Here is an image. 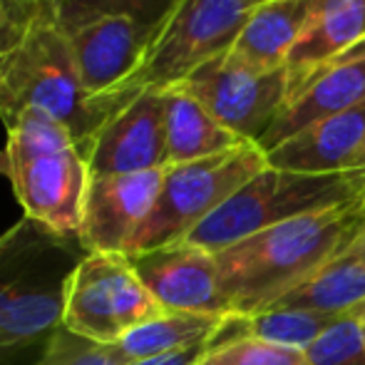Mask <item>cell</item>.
<instances>
[{
  "label": "cell",
  "instance_id": "20",
  "mask_svg": "<svg viewBox=\"0 0 365 365\" xmlns=\"http://www.w3.org/2000/svg\"><path fill=\"white\" fill-rule=\"evenodd\" d=\"M63 318V289H28L0 308V356L53 333Z\"/></svg>",
  "mask_w": 365,
  "mask_h": 365
},
{
  "label": "cell",
  "instance_id": "18",
  "mask_svg": "<svg viewBox=\"0 0 365 365\" xmlns=\"http://www.w3.org/2000/svg\"><path fill=\"white\" fill-rule=\"evenodd\" d=\"M229 321L231 316L164 311L162 316L137 326L135 331H130L120 343L110 348L122 365L142 363L149 358L189 351V348L212 346Z\"/></svg>",
  "mask_w": 365,
  "mask_h": 365
},
{
  "label": "cell",
  "instance_id": "12",
  "mask_svg": "<svg viewBox=\"0 0 365 365\" xmlns=\"http://www.w3.org/2000/svg\"><path fill=\"white\" fill-rule=\"evenodd\" d=\"M159 30L132 18H102L68 35L87 95L102 100L120 92L145 65Z\"/></svg>",
  "mask_w": 365,
  "mask_h": 365
},
{
  "label": "cell",
  "instance_id": "25",
  "mask_svg": "<svg viewBox=\"0 0 365 365\" xmlns=\"http://www.w3.org/2000/svg\"><path fill=\"white\" fill-rule=\"evenodd\" d=\"M35 365H122L110 346L85 341L58 326L50 333L45 353Z\"/></svg>",
  "mask_w": 365,
  "mask_h": 365
},
{
  "label": "cell",
  "instance_id": "6",
  "mask_svg": "<svg viewBox=\"0 0 365 365\" xmlns=\"http://www.w3.org/2000/svg\"><path fill=\"white\" fill-rule=\"evenodd\" d=\"M162 313L125 254H87L63 284L60 326L100 346H115Z\"/></svg>",
  "mask_w": 365,
  "mask_h": 365
},
{
  "label": "cell",
  "instance_id": "11",
  "mask_svg": "<svg viewBox=\"0 0 365 365\" xmlns=\"http://www.w3.org/2000/svg\"><path fill=\"white\" fill-rule=\"evenodd\" d=\"M130 259L142 284L164 311L231 316L219 289L217 256L212 251L177 241Z\"/></svg>",
  "mask_w": 365,
  "mask_h": 365
},
{
  "label": "cell",
  "instance_id": "3",
  "mask_svg": "<svg viewBox=\"0 0 365 365\" xmlns=\"http://www.w3.org/2000/svg\"><path fill=\"white\" fill-rule=\"evenodd\" d=\"M5 130L0 172L8 174L25 219L55 236L77 234L92 179L87 154L43 112H23Z\"/></svg>",
  "mask_w": 365,
  "mask_h": 365
},
{
  "label": "cell",
  "instance_id": "2",
  "mask_svg": "<svg viewBox=\"0 0 365 365\" xmlns=\"http://www.w3.org/2000/svg\"><path fill=\"white\" fill-rule=\"evenodd\" d=\"M135 92H115L92 100L80 80L70 40L58 28L53 8L43 15L23 45L0 65V120L8 127L35 110L65 127L90 159L97 132Z\"/></svg>",
  "mask_w": 365,
  "mask_h": 365
},
{
  "label": "cell",
  "instance_id": "27",
  "mask_svg": "<svg viewBox=\"0 0 365 365\" xmlns=\"http://www.w3.org/2000/svg\"><path fill=\"white\" fill-rule=\"evenodd\" d=\"M28 224V221H25ZM25 224L10 229L8 244L0 249V308L8 306L13 298L25 293L33 286L28 284V251L33 249L30 241H25Z\"/></svg>",
  "mask_w": 365,
  "mask_h": 365
},
{
  "label": "cell",
  "instance_id": "4",
  "mask_svg": "<svg viewBox=\"0 0 365 365\" xmlns=\"http://www.w3.org/2000/svg\"><path fill=\"white\" fill-rule=\"evenodd\" d=\"M365 202L363 172L301 174L266 167L231 194L184 241L212 254L284 221Z\"/></svg>",
  "mask_w": 365,
  "mask_h": 365
},
{
  "label": "cell",
  "instance_id": "7",
  "mask_svg": "<svg viewBox=\"0 0 365 365\" xmlns=\"http://www.w3.org/2000/svg\"><path fill=\"white\" fill-rule=\"evenodd\" d=\"M266 0H182L164 23L145 65L120 92L169 90L209 60L229 53Z\"/></svg>",
  "mask_w": 365,
  "mask_h": 365
},
{
  "label": "cell",
  "instance_id": "19",
  "mask_svg": "<svg viewBox=\"0 0 365 365\" xmlns=\"http://www.w3.org/2000/svg\"><path fill=\"white\" fill-rule=\"evenodd\" d=\"M164 95V130H167L169 167L189 164L214 154L229 152L244 145L226 127H221L192 95L182 90H162Z\"/></svg>",
  "mask_w": 365,
  "mask_h": 365
},
{
  "label": "cell",
  "instance_id": "23",
  "mask_svg": "<svg viewBox=\"0 0 365 365\" xmlns=\"http://www.w3.org/2000/svg\"><path fill=\"white\" fill-rule=\"evenodd\" d=\"M199 365H308V361L306 351L251 336H229L221 343H212Z\"/></svg>",
  "mask_w": 365,
  "mask_h": 365
},
{
  "label": "cell",
  "instance_id": "13",
  "mask_svg": "<svg viewBox=\"0 0 365 365\" xmlns=\"http://www.w3.org/2000/svg\"><path fill=\"white\" fill-rule=\"evenodd\" d=\"M365 100V43L341 60L326 65L289 95L279 117L259 140L264 152H271L289 137L316 122L346 112Z\"/></svg>",
  "mask_w": 365,
  "mask_h": 365
},
{
  "label": "cell",
  "instance_id": "29",
  "mask_svg": "<svg viewBox=\"0 0 365 365\" xmlns=\"http://www.w3.org/2000/svg\"><path fill=\"white\" fill-rule=\"evenodd\" d=\"M353 169H358V172H363V177H365V145L361 149V154H358V159H356V167Z\"/></svg>",
  "mask_w": 365,
  "mask_h": 365
},
{
  "label": "cell",
  "instance_id": "1",
  "mask_svg": "<svg viewBox=\"0 0 365 365\" xmlns=\"http://www.w3.org/2000/svg\"><path fill=\"white\" fill-rule=\"evenodd\" d=\"M363 229L361 202L284 221L214 254L229 313L251 318L279 306Z\"/></svg>",
  "mask_w": 365,
  "mask_h": 365
},
{
  "label": "cell",
  "instance_id": "30",
  "mask_svg": "<svg viewBox=\"0 0 365 365\" xmlns=\"http://www.w3.org/2000/svg\"><path fill=\"white\" fill-rule=\"evenodd\" d=\"M356 318L361 321V328H363V338H365V308H361V311L356 313Z\"/></svg>",
  "mask_w": 365,
  "mask_h": 365
},
{
  "label": "cell",
  "instance_id": "14",
  "mask_svg": "<svg viewBox=\"0 0 365 365\" xmlns=\"http://www.w3.org/2000/svg\"><path fill=\"white\" fill-rule=\"evenodd\" d=\"M365 145V100L346 112L306 127L266 152V162L274 169L301 174L353 172L356 159Z\"/></svg>",
  "mask_w": 365,
  "mask_h": 365
},
{
  "label": "cell",
  "instance_id": "5",
  "mask_svg": "<svg viewBox=\"0 0 365 365\" xmlns=\"http://www.w3.org/2000/svg\"><path fill=\"white\" fill-rule=\"evenodd\" d=\"M266 167V152L256 142H244L199 162L167 167L154 209L137 231L127 256L184 241Z\"/></svg>",
  "mask_w": 365,
  "mask_h": 365
},
{
  "label": "cell",
  "instance_id": "15",
  "mask_svg": "<svg viewBox=\"0 0 365 365\" xmlns=\"http://www.w3.org/2000/svg\"><path fill=\"white\" fill-rule=\"evenodd\" d=\"M365 43V0H316L311 20L286 58L289 95L326 65Z\"/></svg>",
  "mask_w": 365,
  "mask_h": 365
},
{
  "label": "cell",
  "instance_id": "31",
  "mask_svg": "<svg viewBox=\"0 0 365 365\" xmlns=\"http://www.w3.org/2000/svg\"><path fill=\"white\" fill-rule=\"evenodd\" d=\"M8 239H10V231H5V234L0 236V249H3V246L8 244Z\"/></svg>",
  "mask_w": 365,
  "mask_h": 365
},
{
  "label": "cell",
  "instance_id": "17",
  "mask_svg": "<svg viewBox=\"0 0 365 365\" xmlns=\"http://www.w3.org/2000/svg\"><path fill=\"white\" fill-rule=\"evenodd\" d=\"M274 308L356 316L365 308V229Z\"/></svg>",
  "mask_w": 365,
  "mask_h": 365
},
{
  "label": "cell",
  "instance_id": "24",
  "mask_svg": "<svg viewBox=\"0 0 365 365\" xmlns=\"http://www.w3.org/2000/svg\"><path fill=\"white\" fill-rule=\"evenodd\" d=\"M308 365H365V338L356 316H343L306 351Z\"/></svg>",
  "mask_w": 365,
  "mask_h": 365
},
{
  "label": "cell",
  "instance_id": "9",
  "mask_svg": "<svg viewBox=\"0 0 365 365\" xmlns=\"http://www.w3.org/2000/svg\"><path fill=\"white\" fill-rule=\"evenodd\" d=\"M164 169L92 177L77 239L87 254H125L162 189Z\"/></svg>",
  "mask_w": 365,
  "mask_h": 365
},
{
  "label": "cell",
  "instance_id": "10",
  "mask_svg": "<svg viewBox=\"0 0 365 365\" xmlns=\"http://www.w3.org/2000/svg\"><path fill=\"white\" fill-rule=\"evenodd\" d=\"M87 162L92 177L167 169L169 159L162 92L140 90L135 100L117 110L97 132Z\"/></svg>",
  "mask_w": 365,
  "mask_h": 365
},
{
  "label": "cell",
  "instance_id": "16",
  "mask_svg": "<svg viewBox=\"0 0 365 365\" xmlns=\"http://www.w3.org/2000/svg\"><path fill=\"white\" fill-rule=\"evenodd\" d=\"M313 10L316 0H266L254 10L229 55L256 70L286 68Z\"/></svg>",
  "mask_w": 365,
  "mask_h": 365
},
{
  "label": "cell",
  "instance_id": "21",
  "mask_svg": "<svg viewBox=\"0 0 365 365\" xmlns=\"http://www.w3.org/2000/svg\"><path fill=\"white\" fill-rule=\"evenodd\" d=\"M343 316L306 311V308H269L251 318L231 316V328L239 331L234 336H251L259 341L276 343V346L308 351V346H313Z\"/></svg>",
  "mask_w": 365,
  "mask_h": 365
},
{
  "label": "cell",
  "instance_id": "8",
  "mask_svg": "<svg viewBox=\"0 0 365 365\" xmlns=\"http://www.w3.org/2000/svg\"><path fill=\"white\" fill-rule=\"evenodd\" d=\"M174 90L192 95L231 135L259 145L289 100L291 85L286 68L256 70L224 53L194 70Z\"/></svg>",
  "mask_w": 365,
  "mask_h": 365
},
{
  "label": "cell",
  "instance_id": "32",
  "mask_svg": "<svg viewBox=\"0 0 365 365\" xmlns=\"http://www.w3.org/2000/svg\"><path fill=\"white\" fill-rule=\"evenodd\" d=\"M363 212H365V202H363Z\"/></svg>",
  "mask_w": 365,
  "mask_h": 365
},
{
  "label": "cell",
  "instance_id": "28",
  "mask_svg": "<svg viewBox=\"0 0 365 365\" xmlns=\"http://www.w3.org/2000/svg\"><path fill=\"white\" fill-rule=\"evenodd\" d=\"M207 351H209V346H199V348H189V351L169 353V356L149 358V361L130 363V365H199V361H202Z\"/></svg>",
  "mask_w": 365,
  "mask_h": 365
},
{
  "label": "cell",
  "instance_id": "26",
  "mask_svg": "<svg viewBox=\"0 0 365 365\" xmlns=\"http://www.w3.org/2000/svg\"><path fill=\"white\" fill-rule=\"evenodd\" d=\"M50 10V0H0V65L28 40Z\"/></svg>",
  "mask_w": 365,
  "mask_h": 365
},
{
  "label": "cell",
  "instance_id": "22",
  "mask_svg": "<svg viewBox=\"0 0 365 365\" xmlns=\"http://www.w3.org/2000/svg\"><path fill=\"white\" fill-rule=\"evenodd\" d=\"M182 0H50L53 18L65 35L102 18H132L162 30Z\"/></svg>",
  "mask_w": 365,
  "mask_h": 365
}]
</instances>
